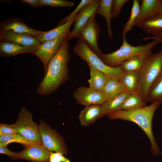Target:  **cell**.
I'll list each match as a JSON object with an SVG mask.
<instances>
[{"label":"cell","instance_id":"6da1fadb","mask_svg":"<svg viewBox=\"0 0 162 162\" xmlns=\"http://www.w3.org/2000/svg\"><path fill=\"white\" fill-rule=\"evenodd\" d=\"M69 47L68 41L66 40L50 61L44 76L36 89L39 94H50L68 80V64L70 59Z\"/></svg>","mask_w":162,"mask_h":162},{"label":"cell","instance_id":"7a4b0ae2","mask_svg":"<svg viewBox=\"0 0 162 162\" xmlns=\"http://www.w3.org/2000/svg\"><path fill=\"white\" fill-rule=\"evenodd\" d=\"M162 103V100L152 103L138 110L127 111L118 110L107 116L111 120L120 119L134 122L138 125L146 135L151 143V152L155 155L162 154L154 136L152 130V120L154 113Z\"/></svg>","mask_w":162,"mask_h":162},{"label":"cell","instance_id":"3957f363","mask_svg":"<svg viewBox=\"0 0 162 162\" xmlns=\"http://www.w3.org/2000/svg\"><path fill=\"white\" fill-rule=\"evenodd\" d=\"M122 45L118 49L110 53H103L99 57L107 65L112 67L120 66L124 61L136 55L148 57L152 54L153 48L160 42L158 40H153L151 42L145 45L134 46L128 43L125 36H122Z\"/></svg>","mask_w":162,"mask_h":162},{"label":"cell","instance_id":"277c9868","mask_svg":"<svg viewBox=\"0 0 162 162\" xmlns=\"http://www.w3.org/2000/svg\"><path fill=\"white\" fill-rule=\"evenodd\" d=\"M139 73L137 92L147 102L150 88L162 73V49L156 53L152 54L147 58L139 71Z\"/></svg>","mask_w":162,"mask_h":162},{"label":"cell","instance_id":"5b68a950","mask_svg":"<svg viewBox=\"0 0 162 162\" xmlns=\"http://www.w3.org/2000/svg\"><path fill=\"white\" fill-rule=\"evenodd\" d=\"M74 52L95 69L108 77L118 79L124 70L120 66L112 67L106 64L84 41L79 39L73 48Z\"/></svg>","mask_w":162,"mask_h":162},{"label":"cell","instance_id":"8992f818","mask_svg":"<svg viewBox=\"0 0 162 162\" xmlns=\"http://www.w3.org/2000/svg\"><path fill=\"white\" fill-rule=\"evenodd\" d=\"M14 124L16 133L33 143L42 145L38 126L33 121L32 112L26 107L20 109L18 118Z\"/></svg>","mask_w":162,"mask_h":162},{"label":"cell","instance_id":"52a82bcc","mask_svg":"<svg viewBox=\"0 0 162 162\" xmlns=\"http://www.w3.org/2000/svg\"><path fill=\"white\" fill-rule=\"evenodd\" d=\"M42 145L50 152L68 154V149L63 138L54 130L52 129L42 120L38 125Z\"/></svg>","mask_w":162,"mask_h":162},{"label":"cell","instance_id":"ba28073f","mask_svg":"<svg viewBox=\"0 0 162 162\" xmlns=\"http://www.w3.org/2000/svg\"><path fill=\"white\" fill-rule=\"evenodd\" d=\"M69 32L54 40L40 43L34 54L41 60L44 67V75L45 74L47 66L50 60L58 52L64 41L67 40Z\"/></svg>","mask_w":162,"mask_h":162},{"label":"cell","instance_id":"9c48e42d","mask_svg":"<svg viewBox=\"0 0 162 162\" xmlns=\"http://www.w3.org/2000/svg\"><path fill=\"white\" fill-rule=\"evenodd\" d=\"M100 32V28L95 21L94 15L89 19L76 36L79 39L85 42L99 57L103 53L98 42Z\"/></svg>","mask_w":162,"mask_h":162},{"label":"cell","instance_id":"30bf717a","mask_svg":"<svg viewBox=\"0 0 162 162\" xmlns=\"http://www.w3.org/2000/svg\"><path fill=\"white\" fill-rule=\"evenodd\" d=\"M73 97L78 104L85 106L100 105L106 101L101 92L84 86L74 91Z\"/></svg>","mask_w":162,"mask_h":162},{"label":"cell","instance_id":"8fae6325","mask_svg":"<svg viewBox=\"0 0 162 162\" xmlns=\"http://www.w3.org/2000/svg\"><path fill=\"white\" fill-rule=\"evenodd\" d=\"M100 0H94L92 3L83 8L75 17L73 28L70 32L67 37V40L76 37L79 31L86 24L89 19L95 15Z\"/></svg>","mask_w":162,"mask_h":162},{"label":"cell","instance_id":"7c38bea8","mask_svg":"<svg viewBox=\"0 0 162 162\" xmlns=\"http://www.w3.org/2000/svg\"><path fill=\"white\" fill-rule=\"evenodd\" d=\"M25 148L18 152L20 159L32 162H50L51 152L41 144L32 143L25 146Z\"/></svg>","mask_w":162,"mask_h":162},{"label":"cell","instance_id":"4fadbf2b","mask_svg":"<svg viewBox=\"0 0 162 162\" xmlns=\"http://www.w3.org/2000/svg\"><path fill=\"white\" fill-rule=\"evenodd\" d=\"M0 41L14 43L25 46H37L40 43L34 36L29 34L10 31L0 32Z\"/></svg>","mask_w":162,"mask_h":162},{"label":"cell","instance_id":"5bb4252c","mask_svg":"<svg viewBox=\"0 0 162 162\" xmlns=\"http://www.w3.org/2000/svg\"><path fill=\"white\" fill-rule=\"evenodd\" d=\"M0 32L10 31L15 33L26 34L36 37L43 32L32 29L18 18H9L2 22L0 25Z\"/></svg>","mask_w":162,"mask_h":162},{"label":"cell","instance_id":"9a60e30c","mask_svg":"<svg viewBox=\"0 0 162 162\" xmlns=\"http://www.w3.org/2000/svg\"><path fill=\"white\" fill-rule=\"evenodd\" d=\"M162 3L160 0H142L135 25L146 21L159 14Z\"/></svg>","mask_w":162,"mask_h":162},{"label":"cell","instance_id":"2e32d148","mask_svg":"<svg viewBox=\"0 0 162 162\" xmlns=\"http://www.w3.org/2000/svg\"><path fill=\"white\" fill-rule=\"evenodd\" d=\"M39 45L25 46L14 43L0 41V56L8 57L26 53L34 54Z\"/></svg>","mask_w":162,"mask_h":162},{"label":"cell","instance_id":"e0dca14e","mask_svg":"<svg viewBox=\"0 0 162 162\" xmlns=\"http://www.w3.org/2000/svg\"><path fill=\"white\" fill-rule=\"evenodd\" d=\"M104 116L100 105L85 106L80 112L79 120L82 125L87 126Z\"/></svg>","mask_w":162,"mask_h":162},{"label":"cell","instance_id":"ac0fdd59","mask_svg":"<svg viewBox=\"0 0 162 162\" xmlns=\"http://www.w3.org/2000/svg\"><path fill=\"white\" fill-rule=\"evenodd\" d=\"M75 17L49 31L43 32L37 35L35 38L40 43H41L46 41L55 39L69 32L70 27L74 22Z\"/></svg>","mask_w":162,"mask_h":162},{"label":"cell","instance_id":"d6986e66","mask_svg":"<svg viewBox=\"0 0 162 162\" xmlns=\"http://www.w3.org/2000/svg\"><path fill=\"white\" fill-rule=\"evenodd\" d=\"M139 77V71H124L118 80L124 86L126 91L131 93L137 92Z\"/></svg>","mask_w":162,"mask_h":162},{"label":"cell","instance_id":"ffe728a7","mask_svg":"<svg viewBox=\"0 0 162 162\" xmlns=\"http://www.w3.org/2000/svg\"><path fill=\"white\" fill-rule=\"evenodd\" d=\"M90 70V78L88 81L90 88L101 92L104 90L108 80V77L102 72L88 64Z\"/></svg>","mask_w":162,"mask_h":162},{"label":"cell","instance_id":"44dd1931","mask_svg":"<svg viewBox=\"0 0 162 162\" xmlns=\"http://www.w3.org/2000/svg\"><path fill=\"white\" fill-rule=\"evenodd\" d=\"M136 26L140 27L147 34L156 36L162 33V14L159 13Z\"/></svg>","mask_w":162,"mask_h":162},{"label":"cell","instance_id":"7402d4cb","mask_svg":"<svg viewBox=\"0 0 162 162\" xmlns=\"http://www.w3.org/2000/svg\"><path fill=\"white\" fill-rule=\"evenodd\" d=\"M125 91H126L124 87L118 79L109 78L102 93L107 101Z\"/></svg>","mask_w":162,"mask_h":162},{"label":"cell","instance_id":"603a6c76","mask_svg":"<svg viewBox=\"0 0 162 162\" xmlns=\"http://www.w3.org/2000/svg\"><path fill=\"white\" fill-rule=\"evenodd\" d=\"M130 93L127 91H124L112 99L100 105L104 116L118 110Z\"/></svg>","mask_w":162,"mask_h":162},{"label":"cell","instance_id":"cb8c5ba5","mask_svg":"<svg viewBox=\"0 0 162 162\" xmlns=\"http://www.w3.org/2000/svg\"><path fill=\"white\" fill-rule=\"evenodd\" d=\"M113 0H101L100 1L99 7L95 14L100 15L105 19L106 22L108 34L109 37H112V34L111 27L112 7Z\"/></svg>","mask_w":162,"mask_h":162},{"label":"cell","instance_id":"d4e9b609","mask_svg":"<svg viewBox=\"0 0 162 162\" xmlns=\"http://www.w3.org/2000/svg\"><path fill=\"white\" fill-rule=\"evenodd\" d=\"M146 103L137 92L131 93L118 110H136L146 106Z\"/></svg>","mask_w":162,"mask_h":162},{"label":"cell","instance_id":"484cf974","mask_svg":"<svg viewBox=\"0 0 162 162\" xmlns=\"http://www.w3.org/2000/svg\"><path fill=\"white\" fill-rule=\"evenodd\" d=\"M148 58L140 55L134 56L124 61L120 66L124 71H139Z\"/></svg>","mask_w":162,"mask_h":162},{"label":"cell","instance_id":"4316f807","mask_svg":"<svg viewBox=\"0 0 162 162\" xmlns=\"http://www.w3.org/2000/svg\"><path fill=\"white\" fill-rule=\"evenodd\" d=\"M162 100V73L156 79L149 91L147 102Z\"/></svg>","mask_w":162,"mask_h":162},{"label":"cell","instance_id":"83f0119b","mask_svg":"<svg viewBox=\"0 0 162 162\" xmlns=\"http://www.w3.org/2000/svg\"><path fill=\"white\" fill-rule=\"evenodd\" d=\"M140 9V5L139 1L137 0H133L130 16L124 27L122 36H125L127 33L135 26V22L139 14Z\"/></svg>","mask_w":162,"mask_h":162},{"label":"cell","instance_id":"f1b7e54d","mask_svg":"<svg viewBox=\"0 0 162 162\" xmlns=\"http://www.w3.org/2000/svg\"><path fill=\"white\" fill-rule=\"evenodd\" d=\"M12 142L19 143L25 146L34 143L26 140L17 133L0 136V147L6 146L8 144Z\"/></svg>","mask_w":162,"mask_h":162},{"label":"cell","instance_id":"f546056e","mask_svg":"<svg viewBox=\"0 0 162 162\" xmlns=\"http://www.w3.org/2000/svg\"><path fill=\"white\" fill-rule=\"evenodd\" d=\"M94 1V0H81L74 10L68 16L61 20L57 26L62 25L74 18L83 8L92 3Z\"/></svg>","mask_w":162,"mask_h":162},{"label":"cell","instance_id":"4dcf8cb0","mask_svg":"<svg viewBox=\"0 0 162 162\" xmlns=\"http://www.w3.org/2000/svg\"><path fill=\"white\" fill-rule=\"evenodd\" d=\"M40 6L62 7H73L74 2L64 0H39Z\"/></svg>","mask_w":162,"mask_h":162},{"label":"cell","instance_id":"1f68e13d","mask_svg":"<svg viewBox=\"0 0 162 162\" xmlns=\"http://www.w3.org/2000/svg\"><path fill=\"white\" fill-rule=\"evenodd\" d=\"M128 0H113L112 7V18L118 17L123 5Z\"/></svg>","mask_w":162,"mask_h":162},{"label":"cell","instance_id":"d6a6232c","mask_svg":"<svg viewBox=\"0 0 162 162\" xmlns=\"http://www.w3.org/2000/svg\"><path fill=\"white\" fill-rule=\"evenodd\" d=\"M16 133L14 124H0V136L9 135Z\"/></svg>","mask_w":162,"mask_h":162},{"label":"cell","instance_id":"836d02e7","mask_svg":"<svg viewBox=\"0 0 162 162\" xmlns=\"http://www.w3.org/2000/svg\"><path fill=\"white\" fill-rule=\"evenodd\" d=\"M62 154L58 152H51L50 162H70V160L64 156Z\"/></svg>","mask_w":162,"mask_h":162},{"label":"cell","instance_id":"e575fe53","mask_svg":"<svg viewBox=\"0 0 162 162\" xmlns=\"http://www.w3.org/2000/svg\"><path fill=\"white\" fill-rule=\"evenodd\" d=\"M0 153L6 154L14 160L20 159L18 152H14L10 151L6 146L3 147H0Z\"/></svg>","mask_w":162,"mask_h":162},{"label":"cell","instance_id":"d590c367","mask_svg":"<svg viewBox=\"0 0 162 162\" xmlns=\"http://www.w3.org/2000/svg\"><path fill=\"white\" fill-rule=\"evenodd\" d=\"M20 1L28 4L34 8H36L40 6L39 0H21Z\"/></svg>","mask_w":162,"mask_h":162},{"label":"cell","instance_id":"8d00e7d4","mask_svg":"<svg viewBox=\"0 0 162 162\" xmlns=\"http://www.w3.org/2000/svg\"><path fill=\"white\" fill-rule=\"evenodd\" d=\"M157 40H158L160 42L162 43V40L158 38L155 36L153 37H147L143 39V40H147L148 39Z\"/></svg>","mask_w":162,"mask_h":162},{"label":"cell","instance_id":"74e56055","mask_svg":"<svg viewBox=\"0 0 162 162\" xmlns=\"http://www.w3.org/2000/svg\"><path fill=\"white\" fill-rule=\"evenodd\" d=\"M162 40V33L159 34L156 36H154Z\"/></svg>","mask_w":162,"mask_h":162},{"label":"cell","instance_id":"f35d334b","mask_svg":"<svg viewBox=\"0 0 162 162\" xmlns=\"http://www.w3.org/2000/svg\"><path fill=\"white\" fill-rule=\"evenodd\" d=\"M159 13L162 14V2L160 7Z\"/></svg>","mask_w":162,"mask_h":162}]
</instances>
